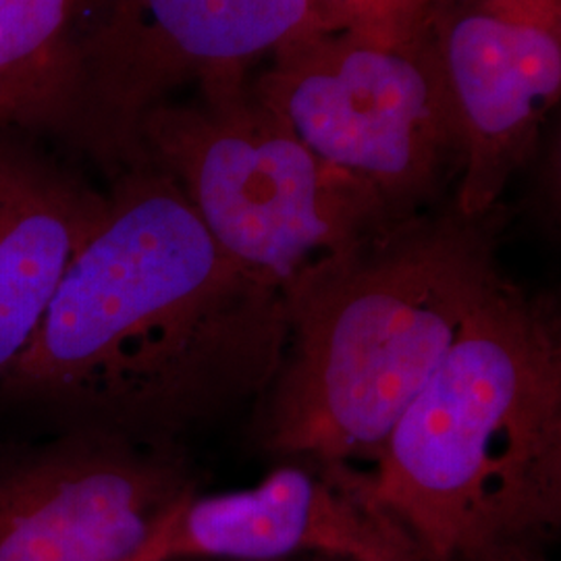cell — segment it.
<instances>
[{
  "instance_id": "obj_1",
  "label": "cell",
  "mask_w": 561,
  "mask_h": 561,
  "mask_svg": "<svg viewBox=\"0 0 561 561\" xmlns=\"http://www.w3.org/2000/svg\"><path fill=\"white\" fill-rule=\"evenodd\" d=\"M285 350L283 294L229 261L180 185L146 162L115 178L0 396L71 431L178 445L256 405Z\"/></svg>"
},
{
  "instance_id": "obj_2",
  "label": "cell",
  "mask_w": 561,
  "mask_h": 561,
  "mask_svg": "<svg viewBox=\"0 0 561 561\" xmlns=\"http://www.w3.org/2000/svg\"><path fill=\"white\" fill-rule=\"evenodd\" d=\"M500 231V206L481 217L424 210L294 280L283 291L287 350L252 426L262 449L327 466L375 460L507 279Z\"/></svg>"
},
{
  "instance_id": "obj_3",
  "label": "cell",
  "mask_w": 561,
  "mask_h": 561,
  "mask_svg": "<svg viewBox=\"0 0 561 561\" xmlns=\"http://www.w3.org/2000/svg\"><path fill=\"white\" fill-rule=\"evenodd\" d=\"M428 561L556 539L561 526L558 301L503 280L362 470Z\"/></svg>"
},
{
  "instance_id": "obj_4",
  "label": "cell",
  "mask_w": 561,
  "mask_h": 561,
  "mask_svg": "<svg viewBox=\"0 0 561 561\" xmlns=\"http://www.w3.org/2000/svg\"><path fill=\"white\" fill-rule=\"evenodd\" d=\"M140 144L222 254L280 294L317 262L401 221L373 187L317 157L252 78L204 88L192 104H159L141 121Z\"/></svg>"
},
{
  "instance_id": "obj_5",
  "label": "cell",
  "mask_w": 561,
  "mask_h": 561,
  "mask_svg": "<svg viewBox=\"0 0 561 561\" xmlns=\"http://www.w3.org/2000/svg\"><path fill=\"white\" fill-rule=\"evenodd\" d=\"M252 90L322 161L373 187L396 219L428 210L460 173L435 44L314 30L279 48Z\"/></svg>"
},
{
  "instance_id": "obj_6",
  "label": "cell",
  "mask_w": 561,
  "mask_h": 561,
  "mask_svg": "<svg viewBox=\"0 0 561 561\" xmlns=\"http://www.w3.org/2000/svg\"><path fill=\"white\" fill-rule=\"evenodd\" d=\"M314 30L312 0H101L76 32L65 123L121 175L148 162L141 121L167 94L250 80L256 62Z\"/></svg>"
},
{
  "instance_id": "obj_7",
  "label": "cell",
  "mask_w": 561,
  "mask_h": 561,
  "mask_svg": "<svg viewBox=\"0 0 561 561\" xmlns=\"http://www.w3.org/2000/svg\"><path fill=\"white\" fill-rule=\"evenodd\" d=\"M198 493L178 445L71 431L0 456V561H125Z\"/></svg>"
},
{
  "instance_id": "obj_8",
  "label": "cell",
  "mask_w": 561,
  "mask_h": 561,
  "mask_svg": "<svg viewBox=\"0 0 561 561\" xmlns=\"http://www.w3.org/2000/svg\"><path fill=\"white\" fill-rule=\"evenodd\" d=\"M460 140L454 206L481 217L535 154L561 92V0H445L431 23Z\"/></svg>"
},
{
  "instance_id": "obj_9",
  "label": "cell",
  "mask_w": 561,
  "mask_h": 561,
  "mask_svg": "<svg viewBox=\"0 0 561 561\" xmlns=\"http://www.w3.org/2000/svg\"><path fill=\"white\" fill-rule=\"evenodd\" d=\"M148 561H428L373 502L362 470L301 460L252 489L190 495L140 549Z\"/></svg>"
},
{
  "instance_id": "obj_10",
  "label": "cell",
  "mask_w": 561,
  "mask_h": 561,
  "mask_svg": "<svg viewBox=\"0 0 561 561\" xmlns=\"http://www.w3.org/2000/svg\"><path fill=\"white\" fill-rule=\"evenodd\" d=\"M106 194L0 146V377L34 337Z\"/></svg>"
},
{
  "instance_id": "obj_11",
  "label": "cell",
  "mask_w": 561,
  "mask_h": 561,
  "mask_svg": "<svg viewBox=\"0 0 561 561\" xmlns=\"http://www.w3.org/2000/svg\"><path fill=\"white\" fill-rule=\"evenodd\" d=\"M88 0H0V123H65Z\"/></svg>"
},
{
  "instance_id": "obj_12",
  "label": "cell",
  "mask_w": 561,
  "mask_h": 561,
  "mask_svg": "<svg viewBox=\"0 0 561 561\" xmlns=\"http://www.w3.org/2000/svg\"><path fill=\"white\" fill-rule=\"evenodd\" d=\"M445 0H312L321 30L375 41H412L428 34Z\"/></svg>"
},
{
  "instance_id": "obj_13",
  "label": "cell",
  "mask_w": 561,
  "mask_h": 561,
  "mask_svg": "<svg viewBox=\"0 0 561 561\" xmlns=\"http://www.w3.org/2000/svg\"><path fill=\"white\" fill-rule=\"evenodd\" d=\"M456 561H551L541 541H503L486 545Z\"/></svg>"
},
{
  "instance_id": "obj_14",
  "label": "cell",
  "mask_w": 561,
  "mask_h": 561,
  "mask_svg": "<svg viewBox=\"0 0 561 561\" xmlns=\"http://www.w3.org/2000/svg\"><path fill=\"white\" fill-rule=\"evenodd\" d=\"M190 561H221V560H190ZM279 561H337V560H327V558H291V560H279Z\"/></svg>"
},
{
  "instance_id": "obj_15",
  "label": "cell",
  "mask_w": 561,
  "mask_h": 561,
  "mask_svg": "<svg viewBox=\"0 0 561 561\" xmlns=\"http://www.w3.org/2000/svg\"><path fill=\"white\" fill-rule=\"evenodd\" d=\"M125 561H148V560H146V558H144V556H141L140 551H138V553H136V556H131V558H129V560H125Z\"/></svg>"
}]
</instances>
